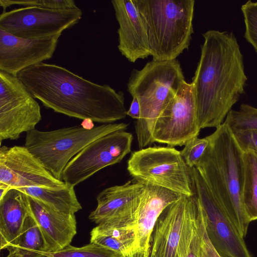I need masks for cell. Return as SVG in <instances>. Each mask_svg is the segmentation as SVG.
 I'll return each instance as SVG.
<instances>
[{
	"label": "cell",
	"instance_id": "2",
	"mask_svg": "<svg viewBox=\"0 0 257 257\" xmlns=\"http://www.w3.org/2000/svg\"><path fill=\"white\" fill-rule=\"evenodd\" d=\"M203 37L191 83L200 128H217L244 93L247 77L243 55L232 32L210 30Z\"/></svg>",
	"mask_w": 257,
	"mask_h": 257
},
{
	"label": "cell",
	"instance_id": "16",
	"mask_svg": "<svg viewBox=\"0 0 257 257\" xmlns=\"http://www.w3.org/2000/svg\"><path fill=\"white\" fill-rule=\"evenodd\" d=\"M194 199V194L182 195L163 210L151 236L149 257H179L180 241Z\"/></svg>",
	"mask_w": 257,
	"mask_h": 257
},
{
	"label": "cell",
	"instance_id": "14",
	"mask_svg": "<svg viewBox=\"0 0 257 257\" xmlns=\"http://www.w3.org/2000/svg\"><path fill=\"white\" fill-rule=\"evenodd\" d=\"M146 184L133 179L121 185L108 187L97 197V206L89 219L98 225L136 228L138 209Z\"/></svg>",
	"mask_w": 257,
	"mask_h": 257
},
{
	"label": "cell",
	"instance_id": "33",
	"mask_svg": "<svg viewBox=\"0 0 257 257\" xmlns=\"http://www.w3.org/2000/svg\"><path fill=\"white\" fill-rule=\"evenodd\" d=\"M205 248L207 257H223L218 253L213 246L206 232L205 235Z\"/></svg>",
	"mask_w": 257,
	"mask_h": 257
},
{
	"label": "cell",
	"instance_id": "28",
	"mask_svg": "<svg viewBox=\"0 0 257 257\" xmlns=\"http://www.w3.org/2000/svg\"><path fill=\"white\" fill-rule=\"evenodd\" d=\"M20 5L23 7H38L56 10L75 9L78 7L73 0H0V5L4 11L12 5Z\"/></svg>",
	"mask_w": 257,
	"mask_h": 257
},
{
	"label": "cell",
	"instance_id": "8",
	"mask_svg": "<svg viewBox=\"0 0 257 257\" xmlns=\"http://www.w3.org/2000/svg\"><path fill=\"white\" fill-rule=\"evenodd\" d=\"M192 186L201 206L206 231L223 257H251L243 240L195 167L190 168Z\"/></svg>",
	"mask_w": 257,
	"mask_h": 257
},
{
	"label": "cell",
	"instance_id": "20",
	"mask_svg": "<svg viewBox=\"0 0 257 257\" xmlns=\"http://www.w3.org/2000/svg\"><path fill=\"white\" fill-rule=\"evenodd\" d=\"M29 214L26 195L18 189H11L0 198L1 249L19 236Z\"/></svg>",
	"mask_w": 257,
	"mask_h": 257
},
{
	"label": "cell",
	"instance_id": "19",
	"mask_svg": "<svg viewBox=\"0 0 257 257\" xmlns=\"http://www.w3.org/2000/svg\"><path fill=\"white\" fill-rule=\"evenodd\" d=\"M25 195L29 212L42 232L48 252L57 251L70 245L77 233L75 214L57 211Z\"/></svg>",
	"mask_w": 257,
	"mask_h": 257
},
{
	"label": "cell",
	"instance_id": "35",
	"mask_svg": "<svg viewBox=\"0 0 257 257\" xmlns=\"http://www.w3.org/2000/svg\"><path fill=\"white\" fill-rule=\"evenodd\" d=\"M120 257H123V256H120Z\"/></svg>",
	"mask_w": 257,
	"mask_h": 257
},
{
	"label": "cell",
	"instance_id": "10",
	"mask_svg": "<svg viewBox=\"0 0 257 257\" xmlns=\"http://www.w3.org/2000/svg\"><path fill=\"white\" fill-rule=\"evenodd\" d=\"M82 12L79 8L56 10L38 7H21L0 15V29L20 38L34 39L61 35L77 24Z\"/></svg>",
	"mask_w": 257,
	"mask_h": 257
},
{
	"label": "cell",
	"instance_id": "18",
	"mask_svg": "<svg viewBox=\"0 0 257 257\" xmlns=\"http://www.w3.org/2000/svg\"><path fill=\"white\" fill-rule=\"evenodd\" d=\"M182 196L165 188L146 185L137 211L133 257L149 256L151 238L159 217Z\"/></svg>",
	"mask_w": 257,
	"mask_h": 257
},
{
	"label": "cell",
	"instance_id": "21",
	"mask_svg": "<svg viewBox=\"0 0 257 257\" xmlns=\"http://www.w3.org/2000/svg\"><path fill=\"white\" fill-rule=\"evenodd\" d=\"M194 195L180 241L179 257H207L203 214L198 199Z\"/></svg>",
	"mask_w": 257,
	"mask_h": 257
},
{
	"label": "cell",
	"instance_id": "24",
	"mask_svg": "<svg viewBox=\"0 0 257 257\" xmlns=\"http://www.w3.org/2000/svg\"><path fill=\"white\" fill-rule=\"evenodd\" d=\"M17 189L62 213L75 214L82 209L74 187L67 183L65 187L56 189L42 187H27Z\"/></svg>",
	"mask_w": 257,
	"mask_h": 257
},
{
	"label": "cell",
	"instance_id": "27",
	"mask_svg": "<svg viewBox=\"0 0 257 257\" xmlns=\"http://www.w3.org/2000/svg\"><path fill=\"white\" fill-rule=\"evenodd\" d=\"M43 255L48 257H120L118 253L93 243L81 247L70 245L57 251L47 252Z\"/></svg>",
	"mask_w": 257,
	"mask_h": 257
},
{
	"label": "cell",
	"instance_id": "1",
	"mask_svg": "<svg viewBox=\"0 0 257 257\" xmlns=\"http://www.w3.org/2000/svg\"><path fill=\"white\" fill-rule=\"evenodd\" d=\"M17 76L35 99L56 112L103 124L127 115L122 92L90 81L62 66L42 62Z\"/></svg>",
	"mask_w": 257,
	"mask_h": 257
},
{
	"label": "cell",
	"instance_id": "7",
	"mask_svg": "<svg viewBox=\"0 0 257 257\" xmlns=\"http://www.w3.org/2000/svg\"><path fill=\"white\" fill-rule=\"evenodd\" d=\"M190 169L180 151L171 147H150L135 151L127 166L133 179L187 196L194 195Z\"/></svg>",
	"mask_w": 257,
	"mask_h": 257
},
{
	"label": "cell",
	"instance_id": "4",
	"mask_svg": "<svg viewBox=\"0 0 257 257\" xmlns=\"http://www.w3.org/2000/svg\"><path fill=\"white\" fill-rule=\"evenodd\" d=\"M185 81L177 59L148 62L141 70H132L127 90L138 100L141 115L135 129L140 149L154 143L152 132L156 121L171 97Z\"/></svg>",
	"mask_w": 257,
	"mask_h": 257
},
{
	"label": "cell",
	"instance_id": "5",
	"mask_svg": "<svg viewBox=\"0 0 257 257\" xmlns=\"http://www.w3.org/2000/svg\"><path fill=\"white\" fill-rule=\"evenodd\" d=\"M146 23L153 60L176 59L190 45L194 0H134Z\"/></svg>",
	"mask_w": 257,
	"mask_h": 257
},
{
	"label": "cell",
	"instance_id": "26",
	"mask_svg": "<svg viewBox=\"0 0 257 257\" xmlns=\"http://www.w3.org/2000/svg\"><path fill=\"white\" fill-rule=\"evenodd\" d=\"M223 122L232 133L257 130V108L248 104H242L239 109H231Z\"/></svg>",
	"mask_w": 257,
	"mask_h": 257
},
{
	"label": "cell",
	"instance_id": "25",
	"mask_svg": "<svg viewBox=\"0 0 257 257\" xmlns=\"http://www.w3.org/2000/svg\"><path fill=\"white\" fill-rule=\"evenodd\" d=\"M243 180L241 199L249 222L257 220V152H243Z\"/></svg>",
	"mask_w": 257,
	"mask_h": 257
},
{
	"label": "cell",
	"instance_id": "3",
	"mask_svg": "<svg viewBox=\"0 0 257 257\" xmlns=\"http://www.w3.org/2000/svg\"><path fill=\"white\" fill-rule=\"evenodd\" d=\"M208 137L209 145L195 167L243 238L250 222L241 199L243 151L224 122Z\"/></svg>",
	"mask_w": 257,
	"mask_h": 257
},
{
	"label": "cell",
	"instance_id": "13",
	"mask_svg": "<svg viewBox=\"0 0 257 257\" xmlns=\"http://www.w3.org/2000/svg\"><path fill=\"white\" fill-rule=\"evenodd\" d=\"M0 184L10 189H59L66 183L55 178L25 146L0 148Z\"/></svg>",
	"mask_w": 257,
	"mask_h": 257
},
{
	"label": "cell",
	"instance_id": "23",
	"mask_svg": "<svg viewBox=\"0 0 257 257\" xmlns=\"http://www.w3.org/2000/svg\"><path fill=\"white\" fill-rule=\"evenodd\" d=\"M90 242L113 250L123 257H133L136 228L103 227L97 225L90 231Z\"/></svg>",
	"mask_w": 257,
	"mask_h": 257
},
{
	"label": "cell",
	"instance_id": "30",
	"mask_svg": "<svg viewBox=\"0 0 257 257\" xmlns=\"http://www.w3.org/2000/svg\"><path fill=\"white\" fill-rule=\"evenodd\" d=\"M209 144L208 137H196L187 142L180 151L186 164L189 168L195 167L199 163Z\"/></svg>",
	"mask_w": 257,
	"mask_h": 257
},
{
	"label": "cell",
	"instance_id": "32",
	"mask_svg": "<svg viewBox=\"0 0 257 257\" xmlns=\"http://www.w3.org/2000/svg\"><path fill=\"white\" fill-rule=\"evenodd\" d=\"M126 115L137 120L140 119L141 107L139 102L136 97H133L130 108L126 111Z\"/></svg>",
	"mask_w": 257,
	"mask_h": 257
},
{
	"label": "cell",
	"instance_id": "29",
	"mask_svg": "<svg viewBox=\"0 0 257 257\" xmlns=\"http://www.w3.org/2000/svg\"><path fill=\"white\" fill-rule=\"evenodd\" d=\"M241 10L245 24L244 37L257 53V2H246Z\"/></svg>",
	"mask_w": 257,
	"mask_h": 257
},
{
	"label": "cell",
	"instance_id": "31",
	"mask_svg": "<svg viewBox=\"0 0 257 257\" xmlns=\"http://www.w3.org/2000/svg\"><path fill=\"white\" fill-rule=\"evenodd\" d=\"M241 150H252L257 152V130H247L232 133Z\"/></svg>",
	"mask_w": 257,
	"mask_h": 257
},
{
	"label": "cell",
	"instance_id": "17",
	"mask_svg": "<svg viewBox=\"0 0 257 257\" xmlns=\"http://www.w3.org/2000/svg\"><path fill=\"white\" fill-rule=\"evenodd\" d=\"M111 2L119 25L118 49L121 55L132 63L151 56L147 26L135 1Z\"/></svg>",
	"mask_w": 257,
	"mask_h": 257
},
{
	"label": "cell",
	"instance_id": "6",
	"mask_svg": "<svg viewBox=\"0 0 257 257\" xmlns=\"http://www.w3.org/2000/svg\"><path fill=\"white\" fill-rule=\"evenodd\" d=\"M128 124L111 123L86 128L70 126L26 133L24 146L57 179L63 180L68 163L88 145L109 133L125 130Z\"/></svg>",
	"mask_w": 257,
	"mask_h": 257
},
{
	"label": "cell",
	"instance_id": "34",
	"mask_svg": "<svg viewBox=\"0 0 257 257\" xmlns=\"http://www.w3.org/2000/svg\"><path fill=\"white\" fill-rule=\"evenodd\" d=\"M43 257H48V256L44 255Z\"/></svg>",
	"mask_w": 257,
	"mask_h": 257
},
{
	"label": "cell",
	"instance_id": "12",
	"mask_svg": "<svg viewBox=\"0 0 257 257\" xmlns=\"http://www.w3.org/2000/svg\"><path fill=\"white\" fill-rule=\"evenodd\" d=\"M133 136L124 130L109 133L94 141L68 163L62 180L75 186L101 169L121 161L131 152Z\"/></svg>",
	"mask_w": 257,
	"mask_h": 257
},
{
	"label": "cell",
	"instance_id": "22",
	"mask_svg": "<svg viewBox=\"0 0 257 257\" xmlns=\"http://www.w3.org/2000/svg\"><path fill=\"white\" fill-rule=\"evenodd\" d=\"M6 257H43L48 252L42 232L30 212L19 236L6 248Z\"/></svg>",
	"mask_w": 257,
	"mask_h": 257
},
{
	"label": "cell",
	"instance_id": "11",
	"mask_svg": "<svg viewBox=\"0 0 257 257\" xmlns=\"http://www.w3.org/2000/svg\"><path fill=\"white\" fill-rule=\"evenodd\" d=\"M200 130L193 86L184 81L156 121L152 139L169 147L181 146L198 137Z\"/></svg>",
	"mask_w": 257,
	"mask_h": 257
},
{
	"label": "cell",
	"instance_id": "9",
	"mask_svg": "<svg viewBox=\"0 0 257 257\" xmlns=\"http://www.w3.org/2000/svg\"><path fill=\"white\" fill-rule=\"evenodd\" d=\"M38 102L18 77L0 71V141L18 139L41 121Z\"/></svg>",
	"mask_w": 257,
	"mask_h": 257
},
{
	"label": "cell",
	"instance_id": "15",
	"mask_svg": "<svg viewBox=\"0 0 257 257\" xmlns=\"http://www.w3.org/2000/svg\"><path fill=\"white\" fill-rule=\"evenodd\" d=\"M61 35L30 39L0 29V71L17 76L23 70L50 59Z\"/></svg>",
	"mask_w": 257,
	"mask_h": 257
}]
</instances>
